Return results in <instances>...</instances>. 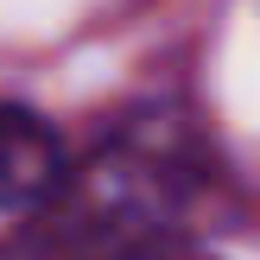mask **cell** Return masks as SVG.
<instances>
[{
    "label": "cell",
    "instance_id": "obj_1",
    "mask_svg": "<svg viewBox=\"0 0 260 260\" xmlns=\"http://www.w3.org/2000/svg\"><path fill=\"white\" fill-rule=\"evenodd\" d=\"M203 184V134L184 108H140L13 216L0 260H159Z\"/></svg>",
    "mask_w": 260,
    "mask_h": 260
},
{
    "label": "cell",
    "instance_id": "obj_2",
    "mask_svg": "<svg viewBox=\"0 0 260 260\" xmlns=\"http://www.w3.org/2000/svg\"><path fill=\"white\" fill-rule=\"evenodd\" d=\"M70 172L57 127L25 102H0V216H25Z\"/></svg>",
    "mask_w": 260,
    "mask_h": 260
},
{
    "label": "cell",
    "instance_id": "obj_3",
    "mask_svg": "<svg viewBox=\"0 0 260 260\" xmlns=\"http://www.w3.org/2000/svg\"><path fill=\"white\" fill-rule=\"evenodd\" d=\"M159 260H203V254H178V248H165V254H159Z\"/></svg>",
    "mask_w": 260,
    "mask_h": 260
}]
</instances>
